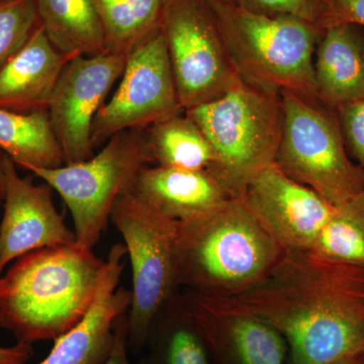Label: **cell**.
I'll list each match as a JSON object with an SVG mask.
<instances>
[{"label": "cell", "mask_w": 364, "mask_h": 364, "mask_svg": "<svg viewBox=\"0 0 364 364\" xmlns=\"http://www.w3.org/2000/svg\"><path fill=\"white\" fill-rule=\"evenodd\" d=\"M212 299L274 328L286 340L291 364H344L364 356L360 265L312 250L284 251L257 286L232 298Z\"/></svg>", "instance_id": "cell-1"}, {"label": "cell", "mask_w": 364, "mask_h": 364, "mask_svg": "<svg viewBox=\"0 0 364 364\" xmlns=\"http://www.w3.org/2000/svg\"><path fill=\"white\" fill-rule=\"evenodd\" d=\"M105 264L77 243L21 256L0 277V327L18 344L55 341L90 311Z\"/></svg>", "instance_id": "cell-2"}, {"label": "cell", "mask_w": 364, "mask_h": 364, "mask_svg": "<svg viewBox=\"0 0 364 364\" xmlns=\"http://www.w3.org/2000/svg\"><path fill=\"white\" fill-rule=\"evenodd\" d=\"M284 250L240 198L176 222L174 263L179 291L228 299L257 286Z\"/></svg>", "instance_id": "cell-3"}, {"label": "cell", "mask_w": 364, "mask_h": 364, "mask_svg": "<svg viewBox=\"0 0 364 364\" xmlns=\"http://www.w3.org/2000/svg\"><path fill=\"white\" fill-rule=\"evenodd\" d=\"M242 80L318 102L314 56L322 31L293 16H267L235 2L208 0Z\"/></svg>", "instance_id": "cell-4"}, {"label": "cell", "mask_w": 364, "mask_h": 364, "mask_svg": "<svg viewBox=\"0 0 364 364\" xmlns=\"http://www.w3.org/2000/svg\"><path fill=\"white\" fill-rule=\"evenodd\" d=\"M208 136L215 161L208 170L231 198L275 161L282 138V95L242 82L186 112Z\"/></svg>", "instance_id": "cell-5"}, {"label": "cell", "mask_w": 364, "mask_h": 364, "mask_svg": "<svg viewBox=\"0 0 364 364\" xmlns=\"http://www.w3.org/2000/svg\"><path fill=\"white\" fill-rule=\"evenodd\" d=\"M148 165L153 161L145 130H128L112 136L90 159L31 172L65 202L78 245L92 249L109 224L114 203L133 193L139 173Z\"/></svg>", "instance_id": "cell-6"}, {"label": "cell", "mask_w": 364, "mask_h": 364, "mask_svg": "<svg viewBox=\"0 0 364 364\" xmlns=\"http://www.w3.org/2000/svg\"><path fill=\"white\" fill-rule=\"evenodd\" d=\"M282 138L275 164L333 205L364 191V168L352 161L336 111L282 92Z\"/></svg>", "instance_id": "cell-7"}, {"label": "cell", "mask_w": 364, "mask_h": 364, "mask_svg": "<svg viewBox=\"0 0 364 364\" xmlns=\"http://www.w3.org/2000/svg\"><path fill=\"white\" fill-rule=\"evenodd\" d=\"M109 221L123 237L130 258L133 289L128 311V346L138 354L146 346L157 314L179 291L174 263L176 222L134 193L117 198Z\"/></svg>", "instance_id": "cell-8"}, {"label": "cell", "mask_w": 364, "mask_h": 364, "mask_svg": "<svg viewBox=\"0 0 364 364\" xmlns=\"http://www.w3.org/2000/svg\"><path fill=\"white\" fill-rule=\"evenodd\" d=\"M160 28L184 112L242 82L208 0H167Z\"/></svg>", "instance_id": "cell-9"}, {"label": "cell", "mask_w": 364, "mask_h": 364, "mask_svg": "<svg viewBox=\"0 0 364 364\" xmlns=\"http://www.w3.org/2000/svg\"><path fill=\"white\" fill-rule=\"evenodd\" d=\"M121 82L93 122V148L128 130H146L183 112L161 28L149 33L128 53Z\"/></svg>", "instance_id": "cell-10"}, {"label": "cell", "mask_w": 364, "mask_h": 364, "mask_svg": "<svg viewBox=\"0 0 364 364\" xmlns=\"http://www.w3.org/2000/svg\"><path fill=\"white\" fill-rule=\"evenodd\" d=\"M127 58L128 53L105 51L66 64L48 107L65 164L93 156V122L121 78Z\"/></svg>", "instance_id": "cell-11"}, {"label": "cell", "mask_w": 364, "mask_h": 364, "mask_svg": "<svg viewBox=\"0 0 364 364\" xmlns=\"http://www.w3.org/2000/svg\"><path fill=\"white\" fill-rule=\"evenodd\" d=\"M239 198L284 251L311 250L335 210L275 163L254 177Z\"/></svg>", "instance_id": "cell-12"}, {"label": "cell", "mask_w": 364, "mask_h": 364, "mask_svg": "<svg viewBox=\"0 0 364 364\" xmlns=\"http://www.w3.org/2000/svg\"><path fill=\"white\" fill-rule=\"evenodd\" d=\"M6 155V196L0 224V273L7 264L39 249L73 245L75 234L53 202L49 184L23 178Z\"/></svg>", "instance_id": "cell-13"}, {"label": "cell", "mask_w": 364, "mask_h": 364, "mask_svg": "<svg viewBox=\"0 0 364 364\" xmlns=\"http://www.w3.org/2000/svg\"><path fill=\"white\" fill-rule=\"evenodd\" d=\"M208 352L219 364H284L287 342L264 321L208 296L181 291Z\"/></svg>", "instance_id": "cell-14"}, {"label": "cell", "mask_w": 364, "mask_h": 364, "mask_svg": "<svg viewBox=\"0 0 364 364\" xmlns=\"http://www.w3.org/2000/svg\"><path fill=\"white\" fill-rule=\"evenodd\" d=\"M126 255L124 244L112 246L90 311L55 340L49 355L39 364H105L114 345L117 318L131 306L132 291L119 286Z\"/></svg>", "instance_id": "cell-15"}, {"label": "cell", "mask_w": 364, "mask_h": 364, "mask_svg": "<svg viewBox=\"0 0 364 364\" xmlns=\"http://www.w3.org/2000/svg\"><path fill=\"white\" fill-rule=\"evenodd\" d=\"M41 25L0 69V109L20 114L48 109L60 76L68 63Z\"/></svg>", "instance_id": "cell-16"}, {"label": "cell", "mask_w": 364, "mask_h": 364, "mask_svg": "<svg viewBox=\"0 0 364 364\" xmlns=\"http://www.w3.org/2000/svg\"><path fill=\"white\" fill-rule=\"evenodd\" d=\"M132 193L174 222L214 212L231 200L205 170L158 165H148L141 170Z\"/></svg>", "instance_id": "cell-17"}, {"label": "cell", "mask_w": 364, "mask_h": 364, "mask_svg": "<svg viewBox=\"0 0 364 364\" xmlns=\"http://www.w3.org/2000/svg\"><path fill=\"white\" fill-rule=\"evenodd\" d=\"M314 77L321 104L336 109L364 97V28L341 23L323 31L315 51Z\"/></svg>", "instance_id": "cell-18"}, {"label": "cell", "mask_w": 364, "mask_h": 364, "mask_svg": "<svg viewBox=\"0 0 364 364\" xmlns=\"http://www.w3.org/2000/svg\"><path fill=\"white\" fill-rule=\"evenodd\" d=\"M146 346L147 356L139 364H210L207 343L181 291L157 314Z\"/></svg>", "instance_id": "cell-19"}, {"label": "cell", "mask_w": 364, "mask_h": 364, "mask_svg": "<svg viewBox=\"0 0 364 364\" xmlns=\"http://www.w3.org/2000/svg\"><path fill=\"white\" fill-rule=\"evenodd\" d=\"M40 25L54 47L69 59L105 51L93 0H35Z\"/></svg>", "instance_id": "cell-20"}, {"label": "cell", "mask_w": 364, "mask_h": 364, "mask_svg": "<svg viewBox=\"0 0 364 364\" xmlns=\"http://www.w3.org/2000/svg\"><path fill=\"white\" fill-rule=\"evenodd\" d=\"M0 151L28 171L65 165L48 109L20 114L0 109Z\"/></svg>", "instance_id": "cell-21"}, {"label": "cell", "mask_w": 364, "mask_h": 364, "mask_svg": "<svg viewBox=\"0 0 364 364\" xmlns=\"http://www.w3.org/2000/svg\"><path fill=\"white\" fill-rule=\"evenodd\" d=\"M153 165L208 171L215 161L208 136L186 112L146 129Z\"/></svg>", "instance_id": "cell-22"}, {"label": "cell", "mask_w": 364, "mask_h": 364, "mask_svg": "<svg viewBox=\"0 0 364 364\" xmlns=\"http://www.w3.org/2000/svg\"><path fill=\"white\" fill-rule=\"evenodd\" d=\"M167 0H93L104 31L105 51L129 53L160 28Z\"/></svg>", "instance_id": "cell-23"}, {"label": "cell", "mask_w": 364, "mask_h": 364, "mask_svg": "<svg viewBox=\"0 0 364 364\" xmlns=\"http://www.w3.org/2000/svg\"><path fill=\"white\" fill-rule=\"evenodd\" d=\"M311 250L327 259L364 267V191L335 205Z\"/></svg>", "instance_id": "cell-24"}, {"label": "cell", "mask_w": 364, "mask_h": 364, "mask_svg": "<svg viewBox=\"0 0 364 364\" xmlns=\"http://www.w3.org/2000/svg\"><path fill=\"white\" fill-rule=\"evenodd\" d=\"M40 26L35 0L0 4V69L13 58Z\"/></svg>", "instance_id": "cell-25"}, {"label": "cell", "mask_w": 364, "mask_h": 364, "mask_svg": "<svg viewBox=\"0 0 364 364\" xmlns=\"http://www.w3.org/2000/svg\"><path fill=\"white\" fill-rule=\"evenodd\" d=\"M248 11L267 16H293L321 28L325 0H234Z\"/></svg>", "instance_id": "cell-26"}, {"label": "cell", "mask_w": 364, "mask_h": 364, "mask_svg": "<svg viewBox=\"0 0 364 364\" xmlns=\"http://www.w3.org/2000/svg\"><path fill=\"white\" fill-rule=\"evenodd\" d=\"M335 111L347 152L364 168V97L340 105Z\"/></svg>", "instance_id": "cell-27"}, {"label": "cell", "mask_w": 364, "mask_h": 364, "mask_svg": "<svg viewBox=\"0 0 364 364\" xmlns=\"http://www.w3.org/2000/svg\"><path fill=\"white\" fill-rule=\"evenodd\" d=\"M341 23H355L364 28V0H325L322 32Z\"/></svg>", "instance_id": "cell-28"}, {"label": "cell", "mask_w": 364, "mask_h": 364, "mask_svg": "<svg viewBox=\"0 0 364 364\" xmlns=\"http://www.w3.org/2000/svg\"><path fill=\"white\" fill-rule=\"evenodd\" d=\"M32 345L18 344L0 347V364H26L33 358Z\"/></svg>", "instance_id": "cell-29"}, {"label": "cell", "mask_w": 364, "mask_h": 364, "mask_svg": "<svg viewBox=\"0 0 364 364\" xmlns=\"http://www.w3.org/2000/svg\"><path fill=\"white\" fill-rule=\"evenodd\" d=\"M6 196V154L0 151V202Z\"/></svg>", "instance_id": "cell-30"}, {"label": "cell", "mask_w": 364, "mask_h": 364, "mask_svg": "<svg viewBox=\"0 0 364 364\" xmlns=\"http://www.w3.org/2000/svg\"><path fill=\"white\" fill-rule=\"evenodd\" d=\"M344 364H364V356L363 358H356L354 359V360L349 361V363Z\"/></svg>", "instance_id": "cell-31"}, {"label": "cell", "mask_w": 364, "mask_h": 364, "mask_svg": "<svg viewBox=\"0 0 364 364\" xmlns=\"http://www.w3.org/2000/svg\"><path fill=\"white\" fill-rule=\"evenodd\" d=\"M11 1V0H0V4H6V2Z\"/></svg>", "instance_id": "cell-32"}, {"label": "cell", "mask_w": 364, "mask_h": 364, "mask_svg": "<svg viewBox=\"0 0 364 364\" xmlns=\"http://www.w3.org/2000/svg\"><path fill=\"white\" fill-rule=\"evenodd\" d=\"M222 1L234 2V0H222Z\"/></svg>", "instance_id": "cell-33"}, {"label": "cell", "mask_w": 364, "mask_h": 364, "mask_svg": "<svg viewBox=\"0 0 364 364\" xmlns=\"http://www.w3.org/2000/svg\"><path fill=\"white\" fill-rule=\"evenodd\" d=\"M0 277H1V273H0Z\"/></svg>", "instance_id": "cell-34"}]
</instances>
